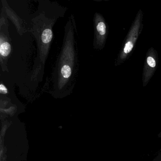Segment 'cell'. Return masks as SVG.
Instances as JSON below:
<instances>
[{"label": "cell", "instance_id": "277c9868", "mask_svg": "<svg viewBox=\"0 0 161 161\" xmlns=\"http://www.w3.org/2000/svg\"><path fill=\"white\" fill-rule=\"evenodd\" d=\"M95 38L94 47L97 49L104 48L108 35V28L104 19L100 14L96 13L94 18Z\"/></svg>", "mask_w": 161, "mask_h": 161}, {"label": "cell", "instance_id": "8992f818", "mask_svg": "<svg viewBox=\"0 0 161 161\" xmlns=\"http://www.w3.org/2000/svg\"><path fill=\"white\" fill-rule=\"evenodd\" d=\"M5 34L1 32L0 37V54H1V64L3 61L7 60L8 56L11 54L12 51V47L11 44L8 40L7 36Z\"/></svg>", "mask_w": 161, "mask_h": 161}, {"label": "cell", "instance_id": "6da1fadb", "mask_svg": "<svg viewBox=\"0 0 161 161\" xmlns=\"http://www.w3.org/2000/svg\"><path fill=\"white\" fill-rule=\"evenodd\" d=\"M73 34L72 31L66 34L65 41L55 68L56 76L54 83L56 89H66L72 83L73 72L76 69V49Z\"/></svg>", "mask_w": 161, "mask_h": 161}, {"label": "cell", "instance_id": "5b68a950", "mask_svg": "<svg viewBox=\"0 0 161 161\" xmlns=\"http://www.w3.org/2000/svg\"><path fill=\"white\" fill-rule=\"evenodd\" d=\"M49 26L44 28L41 31L40 34H38V40L39 43V46H41L42 56L44 61L46 59V50L48 49L50 43L51 42L53 38V32Z\"/></svg>", "mask_w": 161, "mask_h": 161}, {"label": "cell", "instance_id": "7a4b0ae2", "mask_svg": "<svg viewBox=\"0 0 161 161\" xmlns=\"http://www.w3.org/2000/svg\"><path fill=\"white\" fill-rule=\"evenodd\" d=\"M143 12L142 10H139L132 23L125 40L123 41L121 49L115 63L116 66L120 65L124 63L131 54L139 35L142 32L143 27Z\"/></svg>", "mask_w": 161, "mask_h": 161}, {"label": "cell", "instance_id": "3957f363", "mask_svg": "<svg viewBox=\"0 0 161 161\" xmlns=\"http://www.w3.org/2000/svg\"><path fill=\"white\" fill-rule=\"evenodd\" d=\"M158 63V56L157 51L154 48H150L146 55L143 73L142 83L143 87H146L154 75Z\"/></svg>", "mask_w": 161, "mask_h": 161}, {"label": "cell", "instance_id": "52a82bcc", "mask_svg": "<svg viewBox=\"0 0 161 161\" xmlns=\"http://www.w3.org/2000/svg\"><path fill=\"white\" fill-rule=\"evenodd\" d=\"M0 93L3 95H6L8 93V89L6 88V86L2 83H1L0 85Z\"/></svg>", "mask_w": 161, "mask_h": 161}]
</instances>
